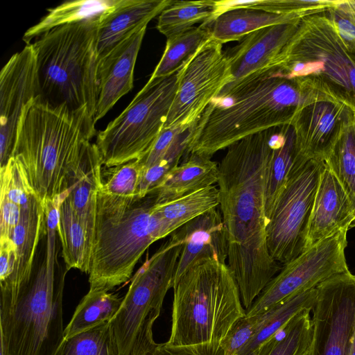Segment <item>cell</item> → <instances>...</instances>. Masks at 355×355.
<instances>
[{"instance_id":"1","label":"cell","mask_w":355,"mask_h":355,"mask_svg":"<svg viewBox=\"0 0 355 355\" xmlns=\"http://www.w3.org/2000/svg\"><path fill=\"white\" fill-rule=\"evenodd\" d=\"M275 130L232 144L218 164V207L227 233V266L245 311L282 268L268 250L265 213Z\"/></svg>"},{"instance_id":"2","label":"cell","mask_w":355,"mask_h":355,"mask_svg":"<svg viewBox=\"0 0 355 355\" xmlns=\"http://www.w3.org/2000/svg\"><path fill=\"white\" fill-rule=\"evenodd\" d=\"M327 97L330 96L309 80L289 76L279 67L230 83L198 120L185 156L195 154L211 158L244 137L291 125L305 106Z\"/></svg>"},{"instance_id":"3","label":"cell","mask_w":355,"mask_h":355,"mask_svg":"<svg viewBox=\"0 0 355 355\" xmlns=\"http://www.w3.org/2000/svg\"><path fill=\"white\" fill-rule=\"evenodd\" d=\"M97 134L87 107L73 110L33 98L19 119L12 157L23 166L37 198L44 204L68 189L84 146Z\"/></svg>"},{"instance_id":"4","label":"cell","mask_w":355,"mask_h":355,"mask_svg":"<svg viewBox=\"0 0 355 355\" xmlns=\"http://www.w3.org/2000/svg\"><path fill=\"white\" fill-rule=\"evenodd\" d=\"M58 218L45 220V259L19 288L1 289V355H55L64 338L62 298L67 269L55 273Z\"/></svg>"},{"instance_id":"5","label":"cell","mask_w":355,"mask_h":355,"mask_svg":"<svg viewBox=\"0 0 355 355\" xmlns=\"http://www.w3.org/2000/svg\"><path fill=\"white\" fill-rule=\"evenodd\" d=\"M155 193L120 197L97 193L89 290L109 291L129 279L144 252L164 237Z\"/></svg>"},{"instance_id":"6","label":"cell","mask_w":355,"mask_h":355,"mask_svg":"<svg viewBox=\"0 0 355 355\" xmlns=\"http://www.w3.org/2000/svg\"><path fill=\"white\" fill-rule=\"evenodd\" d=\"M173 289L168 345L221 346L237 321L245 316L238 286L225 263L200 259Z\"/></svg>"},{"instance_id":"7","label":"cell","mask_w":355,"mask_h":355,"mask_svg":"<svg viewBox=\"0 0 355 355\" xmlns=\"http://www.w3.org/2000/svg\"><path fill=\"white\" fill-rule=\"evenodd\" d=\"M101 20H87L54 28L35 39L38 97L53 106L93 116L98 96L97 40Z\"/></svg>"},{"instance_id":"8","label":"cell","mask_w":355,"mask_h":355,"mask_svg":"<svg viewBox=\"0 0 355 355\" xmlns=\"http://www.w3.org/2000/svg\"><path fill=\"white\" fill-rule=\"evenodd\" d=\"M275 67L355 111V42L342 40L325 10L301 19Z\"/></svg>"},{"instance_id":"9","label":"cell","mask_w":355,"mask_h":355,"mask_svg":"<svg viewBox=\"0 0 355 355\" xmlns=\"http://www.w3.org/2000/svg\"><path fill=\"white\" fill-rule=\"evenodd\" d=\"M180 71L149 79L127 107L97 132L103 164L111 168L141 157L166 123L178 85Z\"/></svg>"},{"instance_id":"10","label":"cell","mask_w":355,"mask_h":355,"mask_svg":"<svg viewBox=\"0 0 355 355\" xmlns=\"http://www.w3.org/2000/svg\"><path fill=\"white\" fill-rule=\"evenodd\" d=\"M181 243L171 234L132 278L121 305L109 322L121 355H131L136 343L153 331L167 291L173 288Z\"/></svg>"},{"instance_id":"11","label":"cell","mask_w":355,"mask_h":355,"mask_svg":"<svg viewBox=\"0 0 355 355\" xmlns=\"http://www.w3.org/2000/svg\"><path fill=\"white\" fill-rule=\"evenodd\" d=\"M324 161L297 155L267 225L270 254L284 266L306 250L309 221Z\"/></svg>"},{"instance_id":"12","label":"cell","mask_w":355,"mask_h":355,"mask_svg":"<svg viewBox=\"0 0 355 355\" xmlns=\"http://www.w3.org/2000/svg\"><path fill=\"white\" fill-rule=\"evenodd\" d=\"M349 228H343L313 244L282 266L245 311V315L263 313L290 297L315 288L331 276L349 270L345 254Z\"/></svg>"},{"instance_id":"13","label":"cell","mask_w":355,"mask_h":355,"mask_svg":"<svg viewBox=\"0 0 355 355\" xmlns=\"http://www.w3.org/2000/svg\"><path fill=\"white\" fill-rule=\"evenodd\" d=\"M232 80L223 44L210 40L180 70L177 92L164 128L195 123Z\"/></svg>"},{"instance_id":"14","label":"cell","mask_w":355,"mask_h":355,"mask_svg":"<svg viewBox=\"0 0 355 355\" xmlns=\"http://www.w3.org/2000/svg\"><path fill=\"white\" fill-rule=\"evenodd\" d=\"M316 291L308 355H348L355 329V275L336 274Z\"/></svg>"},{"instance_id":"15","label":"cell","mask_w":355,"mask_h":355,"mask_svg":"<svg viewBox=\"0 0 355 355\" xmlns=\"http://www.w3.org/2000/svg\"><path fill=\"white\" fill-rule=\"evenodd\" d=\"M38 96L36 57L31 43L13 54L0 72V168L12 157L25 106Z\"/></svg>"},{"instance_id":"16","label":"cell","mask_w":355,"mask_h":355,"mask_svg":"<svg viewBox=\"0 0 355 355\" xmlns=\"http://www.w3.org/2000/svg\"><path fill=\"white\" fill-rule=\"evenodd\" d=\"M353 112L331 97L315 100L305 106L291 125L299 153L308 160L324 162Z\"/></svg>"},{"instance_id":"17","label":"cell","mask_w":355,"mask_h":355,"mask_svg":"<svg viewBox=\"0 0 355 355\" xmlns=\"http://www.w3.org/2000/svg\"><path fill=\"white\" fill-rule=\"evenodd\" d=\"M171 234L181 243L173 286L200 259H211L221 263L227 260V233L218 207L187 222Z\"/></svg>"},{"instance_id":"18","label":"cell","mask_w":355,"mask_h":355,"mask_svg":"<svg viewBox=\"0 0 355 355\" xmlns=\"http://www.w3.org/2000/svg\"><path fill=\"white\" fill-rule=\"evenodd\" d=\"M301 19L267 26L241 39L237 46L225 53L233 78L232 83L275 67Z\"/></svg>"},{"instance_id":"19","label":"cell","mask_w":355,"mask_h":355,"mask_svg":"<svg viewBox=\"0 0 355 355\" xmlns=\"http://www.w3.org/2000/svg\"><path fill=\"white\" fill-rule=\"evenodd\" d=\"M146 27L134 33L98 61L95 123L133 87L134 70Z\"/></svg>"},{"instance_id":"20","label":"cell","mask_w":355,"mask_h":355,"mask_svg":"<svg viewBox=\"0 0 355 355\" xmlns=\"http://www.w3.org/2000/svg\"><path fill=\"white\" fill-rule=\"evenodd\" d=\"M354 221L355 209L348 195L324 163L309 221L306 250L343 228H350Z\"/></svg>"},{"instance_id":"21","label":"cell","mask_w":355,"mask_h":355,"mask_svg":"<svg viewBox=\"0 0 355 355\" xmlns=\"http://www.w3.org/2000/svg\"><path fill=\"white\" fill-rule=\"evenodd\" d=\"M172 0H123L100 23L98 31V61L116 46L159 15Z\"/></svg>"},{"instance_id":"22","label":"cell","mask_w":355,"mask_h":355,"mask_svg":"<svg viewBox=\"0 0 355 355\" xmlns=\"http://www.w3.org/2000/svg\"><path fill=\"white\" fill-rule=\"evenodd\" d=\"M103 160L96 144L89 141L83 148L70 176L69 198L79 220L92 241L97 193L102 186ZM92 248V247H91Z\"/></svg>"},{"instance_id":"23","label":"cell","mask_w":355,"mask_h":355,"mask_svg":"<svg viewBox=\"0 0 355 355\" xmlns=\"http://www.w3.org/2000/svg\"><path fill=\"white\" fill-rule=\"evenodd\" d=\"M44 226V204L34 196L21 207L20 220L12 237L15 250L13 271L6 282L0 284L1 289L19 288L31 279L33 259Z\"/></svg>"},{"instance_id":"24","label":"cell","mask_w":355,"mask_h":355,"mask_svg":"<svg viewBox=\"0 0 355 355\" xmlns=\"http://www.w3.org/2000/svg\"><path fill=\"white\" fill-rule=\"evenodd\" d=\"M218 180L217 162L209 157L190 154L151 191L155 193L157 202H164L214 185Z\"/></svg>"},{"instance_id":"25","label":"cell","mask_w":355,"mask_h":355,"mask_svg":"<svg viewBox=\"0 0 355 355\" xmlns=\"http://www.w3.org/2000/svg\"><path fill=\"white\" fill-rule=\"evenodd\" d=\"M306 17L300 14L282 15L253 8H232L219 14L209 27L212 39L220 44L243 39L261 28L292 22Z\"/></svg>"},{"instance_id":"26","label":"cell","mask_w":355,"mask_h":355,"mask_svg":"<svg viewBox=\"0 0 355 355\" xmlns=\"http://www.w3.org/2000/svg\"><path fill=\"white\" fill-rule=\"evenodd\" d=\"M123 0H76L47 9L48 13L29 28L22 39L26 44L43 33L60 26L87 20H101Z\"/></svg>"},{"instance_id":"27","label":"cell","mask_w":355,"mask_h":355,"mask_svg":"<svg viewBox=\"0 0 355 355\" xmlns=\"http://www.w3.org/2000/svg\"><path fill=\"white\" fill-rule=\"evenodd\" d=\"M57 232L62 244V256L67 270L75 268L88 275L91 241L71 205L69 195L58 207Z\"/></svg>"},{"instance_id":"28","label":"cell","mask_w":355,"mask_h":355,"mask_svg":"<svg viewBox=\"0 0 355 355\" xmlns=\"http://www.w3.org/2000/svg\"><path fill=\"white\" fill-rule=\"evenodd\" d=\"M218 206V187L212 185L170 201L157 202L155 211L166 237L187 222Z\"/></svg>"},{"instance_id":"29","label":"cell","mask_w":355,"mask_h":355,"mask_svg":"<svg viewBox=\"0 0 355 355\" xmlns=\"http://www.w3.org/2000/svg\"><path fill=\"white\" fill-rule=\"evenodd\" d=\"M298 153L293 126L276 127L266 191L265 213L268 223Z\"/></svg>"},{"instance_id":"30","label":"cell","mask_w":355,"mask_h":355,"mask_svg":"<svg viewBox=\"0 0 355 355\" xmlns=\"http://www.w3.org/2000/svg\"><path fill=\"white\" fill-rule=\"evenodd\" d=\"M316 287L290 297L261 313L255 334L238 355H248L272 340L288 322L301 312L312 311L316 300Z\"/></svg>"},{"instance_id":"31","label":"cell","mask_w":355,"mask_h":355,"mask_svg":"<svg viewBox=\"0 0 355 355\" xmlns=\"http://www.w3.org/2000/svg\"><path fill=\"white\" fill-rule=\"evenodd\" d=\"M219 12L218 1H172L159 15L156 27L168 39L194 28L199 22L209 24Z\"/></svg>"},{"instance_id":"32","label":"cell","mask_w":355,"mask_h":355,"mask_svg":"<svg viewBox=\"0 0 355 355\" xmlns=\"http://www.w3.org/2000/svg\"><path fill=\"white\" fill-rule=\"evenodd\" d=\"M123 297L106 291H91L82 298L64 329V338L110 322L119 311Z\"/></svg>"},{"instance_id":"33","label":"cell","mask_w":355,"mask_h":355,"mask_svg":"<svg viewBox=\"0 0 355 355\" xmlns=\"http://www.w3.org/2000/svg\"><path fill=\"white\" fill-rule=\"evenodd\" d=\"M211 39L209 25L204 23L168 38L162 56L149 79L164 78L178 72Z\"/></svg>"},{"instance_id":"34","label":"cell","mask_w":355,"mask_h":355,"mask_svg":"<svg viewBox=\"0 0 355 355\" xmlns=\"http://www.w3.org/2000/svg\"><path fill=\"white\" fill-rule=\"evenodd\" d=\"M324 163L337 178L355 209V111L343 125Z\"/></svg>"},{"instance_id":"35","label":"cell","mask_w":355,"mask_h":355,"mask_svg":"<svg viewBox=\"0 0 355 355\" xmlns=\"http://www.w3.org/2000/svg\"><path fill=\"white\" fill-rule=\"evenodd\" d=\"M55 355H121L109 322L64 338Z\"/></svg>"},{"instance_id":"36","label":"cell","mask_w":355,"mask_h":355,"mask_svg":"<svg viewBox=\"0 0 355 355\" xmlns=\"http://www.w3.org/2000/svg\"><path fill=\"white\" fill-rule=\"evenodd\" d=\"M310 312L306 310L299 313L264 345V355H308L313 335Z\"/></svg>"},{"instance_id":"37","label":"cell","mask_w":355,"mask_h":355,"mask_svg":"<svg viewBox=\"0 0 355 355\" xmlns=\"http://www.w3.org/2000/svg\"><path fill=\"white\" fill-rule=\"evenodd\" d=\"M197 121L177 137L157 163L143 169L137 196L143 197L147 195L161 182L167 173L180 164L181 158L185 156L191 141Z\"/></svg>"},{"instance_id":"38","label":"cell","mask_w":355,"mask_h":355,"mask_svg":"<svg viewBox=\"0 0 355 355\" xmlns=\"http://www.w3.org/2000/svg\"><path fill=\"white\" fill-rule=\"evenodd\" d=\"M220 13L232 8H253L277 14H300L306 16L323 12L333 1L258 0L251 1H218Z\"/></svg>"},{"instance_id":"39","label":"cell","mask_w":355,"mask_h":355,"mask_svg":"<svg viewBox=\"0 0 355 355\" xmlns=\"http://www.w3.org/2000/svg\"><path fill=\"white\" fill-rule=\"evenodd\" d=\"M143 166L137 159L108 168L101 191L105 193L132 197L137 195Z\"/></svg>"},{"instance_id":"40","label":"cell","mask_w":355,"mask_h":355,"mask_svg":"<svg viewBox=\"0 0 355 355\" xmlns=\"http://www.w3.org/2000/svg\"><path fill=\"white\" fill-rule=\"evenodd\" d=\"M0 180L1 194L21 207L27 205L32 198L36 196L23 166L13 157L4 167L0 168Z\"/></svg>"},{"instance_id":"41","label":"cell","mask_w":355,"mask_h":355,"mask_svg":"<svg viewBox=\"0 0 355 355\" xmlns=\"http://www.w3.org/2000/svg\"><path fill=\"white\" fill-rule=\"evenodd\" d=\"M261 318V314H259L245 315L238 320L221 344L224 355H238L255 334Z\"/></svg>"},{"instance_id":"42","label":"cell","mask_w":355,"mask_h":355,"mask_svg":"<svg viewBox=\"0 0 355 355\" xmlns=\"http://www.w3.org/2000/svg\"><path fill=\"white\" fill-rule=\"evenodd\" d=\"M189 126L163 128L150 148L137 159L144 169L157 163L164 155L177 137Z\"/></svg>"},{"instance_id":"43","label":"cell","mask_w":355,"mask_h":355,"mask_svg":"<svg viewBox=\"0 0 355 355\" xmlns=\"http://www.w3.org/2000/svg\"><path fill=\"white\" fill-rule=\"evenodd\" d=\"M0 240L12 239L20 220L21 207L3 194L0 195Z\"/></svg>"},{"instance_id":"44","label":"cell","mask_w":355,"mask_h":355,"mask_svg":"<svg viewBox=\"0 0 355 355\" xmlns=\"http://www.w3.org/2000/svg\"><path fill=\"white\" fill-rule=\"evenodd\" d=\"M153 355H224L221 346L199 345L192 347H173L166 343L157 344Z\"/></svg>"},{"instance_id":"45","label":"cell","mask_w":355,"mask_h":355,"mask_svg":"<svg viewBox=\"0 0 355 355\" xmlns=\"http://www.w3.org/2000/svg\"><path fill=\"white\" fill-rule=\"evenodd\" d=\"M15 252L12 239L0 240V284L6 282L13 271Z\"/></svg>"},{"instance_id":"46","label":"cell","mask_w":355,"mask_h":355,"mask_svg":"<svg viewBox=\"0 0 355 355\" xmlns=\"http://www.w3.org/2000/svg\"><path fill=\"white\" fill-rule=\"evenodd\" d=\"M157 345L153 337H146L135 346L131 355H153Z\"/></svg>"},{"instance_id":"47","label":"cell","mask_w":355,"mask_h":355,"mask_svg":"<svg viewBox=\"0 0 355 355\" xmlns=\"http://www.w3.org/2000/svg\"><path fill=\"white\" fill-rule=\"evenodd\" d=\"M345 3L354 21L355 22V1H345Z\"/></svg>"},{"instance_id":"48","label":"cell","mask_w":355,"mask_h":355,"mask_svg":"<svg viewBox=\"0 0 355 355\" xmlns=\"http://www.w3.org/2000/svg\"><path fill=\"white\" fill-rule=\"evenodd\" d=\"M265 347L264 345L259 347L256 350L249 353L248 355H264Z\"/></svg>"},{"instance_id":"49","label":"cell","mask_w":355,"mask_h":355,"mask_svg":"<svg viewBox=\"0 0 355 355\" xmlns=\"http://www.w3.org/2000/svg\"><path fill=\"white\" fill-rule=\"evenodd\" d=\"M348 355H355V329L352 336L351 346Z\"/></svg>"},{"instance_id":"50","label":"cell","mask_w":355,"mask_h":355,"mask_svg":"<svg viewBox=\"0 0 355 355\" xmlns=\"http://www.w3.org/2000/svg\"><path fill=\"white\" fill-rule=\"evenodd\" d=\"M355 227V221L352 224L351 227Z\"/></svg>"}]
</instances>
